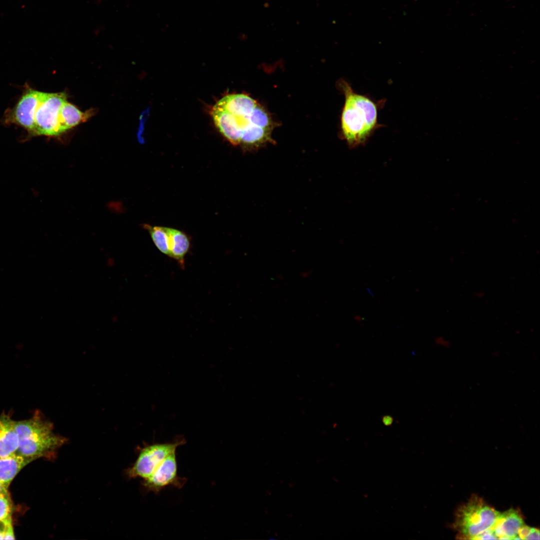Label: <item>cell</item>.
Returning a JSON list of instances; mask_svg holds the SVG:
<instances>
[{"label":"cell","instance_id":"obj_16","mask_svg":"<svg viewBox=\"0 0 540 540\" xmlns=\"http://www.w3.org/2000/svg\"><path fill=\"white\" fill-rule=\"evenodd\" d=\"M382 420L383 424L386 426H391L394 422L393 418L388 415L384 416L382 417Z\"/></svg>","mask_w":540,"mask_h":540},{"label":"cell","instance_id":"obj_10","mask_svg":"<svg viewBox=\"0 0 540 540\" xmlns=\"http://www.w3.org/2000/svg\"><path fill=\"white\" fill-rule=\"evenodd\" d=\"M32 460H34L17 453L0 458V484L8 489L20 470Z\"/></svg>","mask_w":540,"mask_h":540},{"label":"cell","instance_id":"obj_13","mask_svg":"<svg viewBox=\"0 0 540 540\" xmlns=\"http://www.w3.org/2000/svg\"><path fill=\"white\" fill-rule=\"evenodd\" d=\"M144 228L149 232L157 248L170 257L169 238L166 227L144 224Z\"/></svg>","mask_w":540,"mask_h":540},{"label":"cell","instance_id":"obj_3","mask_svg":"<svg viewBox=\"0 0 540 540\" xmlns=\"http://www.w3.org/2000/svg\"><path fill=\"white\" fill-rule=\"evenodd\" d=\"M500 513L479 496H473L457 509L454 528L460 538L477 540L492 530Z\"/></svg>","mask_w":540,"mask_h":540},{"label":"cell","instance_id":"obj_5","mask_svg":"<svg viewBox=\"0 0 540 540\" xmlns=\"http://www.w3.org/2000/svg\"><path fill=\"white\" fill-rule=\"evenodd\" d=\"M185 442L184 438L180 436L172 442L156 443L144 448L130 471V476L147 478L166 457Z\"/></svg>","mask_w":540,"mask_h":540},{"label":"cell","instance_id":"obj_6","mask_svg":"<svg viewBox=\"0 0 540 540\" xmlns=\"http://www.w3.org/2000/svg\"><path fill=\"white\" fill-rule=\"evenodd\" d=\"M144 480L143 484L146 488L156 494L170 486L182 488L187 479L178 475L176 450L166 457L152 474Z\"/></svg>","mask_w":540,"mask_h":540},{"label":"cell","instance_id":"obj_7","mask_svg":"<svg viewBox=\"0 0 540 540\" xmlns=\"http://www.w3.org/2000/svg\"><path fill=\"white\" fill-rule=\"evenodd\" d=\"M524 524L520 512L516 510L510 508L500 513L492 532L496 539H518V533Z\"/></svg>","mask_w":540,"mask_h":540},{"label":"cell","instance_id":"obj_19","mask_svg":"<svg viewBox=\"0 0 540 540\" xmlns=\"http://www.w3.org/2000/svg\"><path fill=\"white\" fill-rule=\"evenodd\" d=\"M484 292H477L476 293L475 296L476 297H478V298H480L484 296Z\"/></svg>","mask_w":540,"mask_h":540},{"label":"cell","instance_id":"obj_12","mask_svg":"<svg viewBox=\"0 0 540 540\" xmlns=\"http://www.w3.org/2000/svg\"><path fill=\"white\" fill-rule=\"evenodd\" d=\"M92 110L83 112L73 104L66 100L60 110V119L63 132L87 120L92 116Z\"/></svg>","mask_w":540,"mask_h":540},{"label":"cell","instance_id":"obj_15","mask_svg":"<svg viewBox=\"0 0 540 540\" xmlns=\"http://www.w3.org/2000/svg\"><path fill=\"white\" fill-rule=\"evenodd\" d=\"M15 539L12 516L0 520V540Z\"/></svg>","mask_w":540,"mask_h":540},{"label":"cell","instance_id":"obj_11","mask_svg":"<svg viewBox=\"0 0 540 540\" xmlns=\"http://www.w3.org/2000/svg\"><path fill=\"white\" fill-rule=\"evenodd\" d=\"M169 238L170 257L176 260L184 267V257L190 248V240L184 232L176 229L166 228Z\"/></svg>","mask_w":540,"mask_h":540},{"label":"cell","instance_id":"obj_14","mask_svg":"<svg viewBox=\"0 0 540 540\" xmlns=\"http://www.w3.org/2000/svg\"><path fill=\"white\" fill-rule=\"evenodd\" d=\"M12 504L8 492L0 494V520L12 516Z\"/></svg>","mask_w":540,"mask_h":540},{"label":"cell","instance_id":"obj_4","mask_svg":"<svg viewBox=\"0 0 540 540\" xmlns=\"http://www.w3.org/2000/svg\"><path fill=\"white\" fill-rule=\"evenodd\" d=\"M66 100L64 93L42 92L34 116L35 135L58 136L63 133L60 124V112Z\"/></svg>","mask_w":540,"mask_h":540},{"label":"cell","instance_id":"obj_1","mask_svg":"<svg viewBox=\"0 0 540 540\" xmlns=\"http://www.w3.org/2000/svg\"><path fill=\"white\" fill-rule=\"evenodd\" d=\"M339 84L345 96L341 116L343 136L348 144H360L376 127V106L368 97L355 92L346 82L342 80Z\"/></svg>","mask_w":540,"mask_h":540},{"label":"cell","instance_id":"obj_2","mask_svg":"<svg viewBox=\"0 0 540 540\" xmlns=\"http://www.w3.org/2000/svg\"><path fill=\"white\" fill-rule=\"evenodd\" d=\"M15 428L18 438L16 453L34 460L48 456L66 441L54 432L52 423L39 410L28 419L15 421Z\"/></svg>","mask_w":540,"mask_h":540},{"label":"cell","instance_id":"obj_17","mask_svg":"<svg viewBox=\"0 0 540 540\" xmlns=\"http://www.w3.org/2000/svg\"><path fill=\"white\" fill-rule=\"evenodd\" d=\"M436 342L438 344L444 346H448L450 344L449 341L442 337L438 338Z\"/></svg>","mask_w":540,"mask_h":540},{"label":"cell","instance_id":"obj_8","mask_svg":"<svg viewBox=\"0 0 540 540\" xmlns=\"http://www.w3.org/2000/svg\"><path fill=\"white\" fill-rule=\"evenodd\" d=\"M41 93L34 90L26 92L18 102L14 112L16 122L30 132L34 128V114Z\"/></svg>","mask_w":540,"mask_h":540},{"label":"cell","instance_id":"obj_9","mask_svg":"<svg viewBox=\"0 0 540 540\" xmlns=\"http://www.w3.org/2000/svg\"><path fill=\"white\" fill-rule=\"evenodd\" d=\"M18 438L15 428V420L5 412L0 415V458L16 453Z\"/></svg>","mask_w":540,"mask_h":540},{"label":"cell","instance_id":"obj_18","mask_svg":"<svg viewBox=\"0 0 540 540\" xmlns=\"http://www.w3.org/2000/svg\"><path fill=\"white\" fill-rule=\"evenodd\" d=\"M8 489L0 484V494L8 492Z\"/></svg>","mask_w":540,"mask_h":540}]
</instances>
